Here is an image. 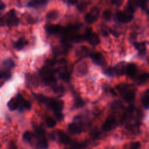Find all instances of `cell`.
I'll return each mask as SVG.
<instances>
[{"instance_id": "obj_1", "label": "cell", "mask_w": 149, "mask_h": 149, "mask_svg": "<svg viewBox=\"0 0 149 149\" xmlns=\"http://www.w3.org/2000/svg\"><path fill=\"white\" fill-rule=\"evenodd\" d=\"M36 130V142L35 144L38 149H47L48 146L47 140L45 137V133L44 130L40 127L37 126Z\"/></svg>"}, {"instance_id": "obj_2", "label": "cell", "mask_w": 149, "mask_h": 149, "mask_svg": "<svg viewBox=\"0 0 149 149\" xmlns=\"http://www.w3.org/2000/svg\"><path fill=\"white\" fill-rule=\"evenodd\" d=\"M15 67V63L12 59L4 60L0 68V79H8L11 76L10 71Z\"/></svg>"}, {"instance_id": "obj_3", "label": "cell", "mask_w": 149, "mask_h": 149, "mask_svg": "<svg viewBox=\"0 0 149 149\" xmlns=\"http://www.w3.org/2000/svg\"><path fill=\"white\" fill-rule=\"evenodd\" d=\"M40 75L43 78L44 83L48 86H54L56 83V79L54 76L52 70L47 68H42L40 70Z\"/></svg>"}, {"instance_id": "obj_4", "label": "cell", "mask_w": 149, "mask_h": 149, "mask_svg": "<svg viewBox=\"0 0 149 149\" xmlns=\"http://www.w3.org/2000/svg\"><path fill=\"white\" fill-rule=\"evenodd\" d=\"M83 36L84 38V40L88 41V42L91 45H96L98 44L100 41L98 34L94 33L91 28H88L86 30Z\"/></svg>"}, {"instance_id": "obj_5", "label": "cell", "mask_w": 149, "mask_h": 149, "mask_svg": "<svg viewBox=\"0 0 149 149\" xmlns=\"http://www.w3.org/2000/svg\"><path fill=\"white\" fill-rule=\"evenodd\" d=\"M45 30L48 34H59L62 36H64L66 29L58 24L48 25L45 27Z\"/></svg>"}, {"instance_id": "obj_6", "label": "cell", "mask_w": 149, "mask_h": 149, "mask_svg": "<svg viewBox=\"0 0 149 149\" xmlns=\"http://www.w3.org/2000/svg\"><path fill=\"white\" fill-rule=\"evenodd\" d=\"M6 22L9 26H16L19 23L18 17L15 13V10L12 9L6 15Z\"/></svg>"}, {"instance_id": "obj_7", "label": "cell", "mask_w": 149, "mask_h": 149, "mask_svg": "<svg viewBox=\"0 0 149 149\" xmlns=\"http://www.w3.org/2000/svg\"><path fill=\"white\" fill-rule=\"evenodd\" d=\"M48 103L49 107L53 110L54 112H61L63 107V102L62 100L51 99L49 100Z\"/></svg>"}, {"instance_id": "obj_8", "label": "cell", "mask_w": 149, "mask_h": 149, "mask_svg": "<svg viewBox=\"0 0 149 149\" xmlns=\"http://www.w3.org/2000/svg\"><path fill=\"white\" fill-rule=\"evenodd\" d=\"M99 13V10L95 8H93L90 12L87 13L84 16L85 21L89 23H93L95 22L97 19V16Z\"/></svg>"}, {"instance_id": "obj_9", "label": "cell", "mask_w": 149, "mask_h": 149, "mask_svg": "<svg viewBox=\"0 0 149 149\" xmlns=\"http://www.w3.org/2000/svg\"><path fill=\"white\" fill-rule=\"evenodd\" d=\"M116 18L120 22L127 23L133 19V16L122 11H118L115 14Z\"/></svg>"}, {"instance_id": "obj_10", "label": "cell", "mask_w": 149, "mask_h": 149, "mask_svg": "<svg viewBox=\"0 0 149 149\" xmlns=\"http://www.w3.org/2000/svg\"><path fill=\"white\" fill-rule=\"evenodd\" d=\"M75 70L76 75L79 76H84L88 73V66L86 62H81L77 65Z\"/></svg>"}, {"instance_id": "obj_11", "label": "cell", "mask_w": 149, "mask_h": 149, "mask_svg": "<svg viewBox=\"0 0 149 149\" xmlns=\"http://www.w3.org/2000/svg\"><path fill=\"white\" fill-rule=\"evenodd\" d=\"M116 126V121L113 117H109L102 125V129L104 131H109Z\"/></svg>"}, {"instance_id": "obj_12", "label": "cell", "mask_w": 149, "mask_h": 149, "mask_svg": "<svg viewBox=\"0 0 149 149\" xmlns=\"http://www.w3.org/2000/svg\"><path fill=\"white\" fill-rule=\"evenodd\" d=\"M91 58L93 62L98 65L101 66L105 63V58L104 55L100 52H94L91 54Z\"/></svg>"}, {"instance_id": "obj_13", "label": "cell", "mask_w": 149, "mask_h": 149, "mask_svg": "<svg viewBox=\"0 0 149 149\" xmlns=\"http://www.w3.org/2000/svg\"><path fill=\"white\" fill-rule=\"evenodd\" d=\"M56 135L59 141L63 144H68L70 143V137L62 130H58L56 132Z\"/></svg>"}, {"instance_id": "obj_14", "label": "cell", "mask_w": 149, "mask_h": 149, "mask_svg": "<svg viewBox=\"0 0 149 149\" xmlns=\"http://www.w3.org/2000/svg\"><path fill=\"white\" fill-rule=\"evenodd\" d=\"M19 102V109L20 111L25 109H30L31 108V104L30 102L23 98V97L18 94L16 96Z\"/></svg>"}, {"instance_id": "obj_15", "label": "cell", "mask_w": 149, "mask_h": 149, "mask_svg": "<svg viewBox=\"0 0 149 149\" xmlns=\"http://www.w3.org/2000/svg\"><path fill=\"white\" fill-rule=\"evenodd\" d=\"M48 1H44V0H33L29 1L27 5L26 6L27 7H31V8H40L42 7L43 6H45L47 4Z\"/></svg>"}, {"instance_id": "obj_16", "label": "cell", "mask_w": 149, "mask_h": 149, "mask_svg": "<svg viewBox=\"0 0 149 149\" xmlns=\"http://www.w3.org/2000/svg\"><path fill=\"white\" fill-rule=\"evenodd\" d=\"M137 72V67L135 64L133 63H129L126 65V73L130 77H133L135 76Z\"/></svg>"}, {"instance_id": "obj_17", "label": "cell", "mask_w": 149, "mask_h": 149, "mask_svg": "<svg viewBox=\"0 0 149 149\" xmlns=\"http://www.w3.org/2000/svg\"><path fill=\"white\" fill-rule=\"evenodd\" d=\"M7 105L10 111H14L19 108V102L16 97L15 98H12L8 101Z\"/></svg>"}, {"instance_id": "obj_18", "label": "cell", "mask_w": 149, "mask_h": 149, "mask_svg": "<svg viewBox=\"0 0 149 149\" xmlns=\"http://www.w3.org/2000/svg\"><path fill=\"white\" fill-rule=\"evenodd\" d=\"M23 139L24 141L32 144L34 140H36L35 133L30 131H26L23 134Z\"/></svg>"}, {"instance_id": "obj_19", "label": "cell", "mask_w": 149, "mask_h": 149, "mask_svg": "<svg viewBox=\"0 0 149 149\" xmlns=\"http://www.w3.org/2000/svg\"><path fill=\"white\" fill-rule=\"evenodd\" d=\"M27 44H28L27 40H26L24 37H21L14 43V47L16 48L17 50H21Z\"/></svg>"}, {"instance_id": "obj_20", "label": "cell", "mask_w": 149, "mask_h": 149, "mask_svg": "<svg viewBox=\"0 0 149 149\" xmlns=\"http://www.w3.org/2000/svg\"><path fill=\"white\" fill-rule=\"evenodd\" d=\"M69 130L73 134H79L82 131L81 126L76 123H72L69 124Z\"/></svg>"}, {"instance_id": "obj_21", "label": "cell", "mask_w": 149, "mask_h": 149, "mask_svg": "<svg viewBox=\"0 0 149 149\" xmlns=\"http://www.w3.org/2000/svg\"><path fill=\"white\" fill-rule=\"evenodd\" d=\"M123 99L127 102H132L135 98V93L133 91H127L123 94Z\"/></svg>"}, {"instance_id": "obj_22", "label": "cell", "mask_w": 149, "mask_h": 149, "mask_svg": "<svg viewBox=\"0 0 149 149\" xmlns=\"http://www.w3.org/2000/svg\"><path fill=\"white\" fill-rule=\"evenodd\" d=\"M76 55L77 56H86L89 54L90 53V50L88 48H87L85 46H82L80 48H79L76 50Z\"/></svg>"}, {"instance_id": "obj_23", "label": "cell", "mask_w": 149, "mask_h": 149, "mask_svg": "<svg viewBox=\"0 0 149 149\" xmlns=\"http://www.w3.org/2000/svg\"><path fill=\"white\" fill-rule=\"evenodd\" d=\"M134 46L139 51L140 54H144L146 52V45L144 42H136L134 43Z\"/></svg>"}, {"instance_id": "obj_24", "label": "cell", "mask_w": 149, "mask_h": 149, "mask_svg": "<svg viewBox=\"0 0 149 149\" xmlns=\"http://www.w3.org/2000/svg\"><path fill=\"white\" fill-rule=\"evenodd\" d=\"M58 16V12L56 10H51L49 11L46 15V17L51 20H55L56 19Z\"/></svg>"}, {"instance_id": "obj_25", "label": "cell", "mask_w": 149, "mask_h": 149, "mask_svg": "<svg viewBox=\"0 0 149 149\" xmlns=\"http://www.w3.org/2000/svg\"><path fill=\"white\" fill-rule=\"evenodd\" d=\"M148 77H149V74L148 73H144L140 74L139 76L136 77V81L138 83H141L146 81Z\"/></svg>"}, {"instance_id": "obj_26", "label": "cell", "mask_w": 149, "mask_h": 149, "mask_svg": "<svg viewBox=\"0 0 149 149\" xmlns=\"http://www.w3.org/2000/svg\"><path fill=\"white\" fill-rule=\"evenodd\" d=\"M53 90H54V91L56 94H59V95H62L64 93L65 90V87L63 86H62V85L54 86Z\"/></svg>"}, {"instance_id": "obj_27", "label": "cell", "mask_w": 149, "mask_h": 149, "mask_svg": "<svg viewBox=\"0 0 149 149\" xmlns=\"http://www.w3.org/2000/svg\"><path fill=\"white\" fill-rule=\"evenodd\" d=\"M35 97L40 102H42V103H47L48 102L49 99L45 97V95L41 94H36L35 95Z\"/></svg>"}, {"instance_id": "obj_28", "label": "cell", "mask_w": 149, "mask_h": 149, "mask_svg": "<svg viewBox=\"0 0 149 149\" xmlns=\"http://www.w3.org/2000/svg\"><path fill=\"white\" fill-rule=\"evenodd\" d=\"M46 123L48 127L52 128L56 126V121L54 118H52L51 117H48L46 119Z\"/></svg>"}, {"instance_id": "obj_29", "label": "cell", "mask_w": 149, "mask_h": 149, "mask_svg": "<svg viewBox=\"0 0 149 149\" xmlns=\"http://www.w3.org/2000/svg\"><path fill=\"white\" fill-rule=\"evenodd\" d=\"M112 12L109 9L105 10L102 13V17L104 19V20L107 21H109L111 19L112 17Z\"/></svg>"}, {"instance_id": "obj_30", "label": "cell", "mask_w": 149, "mask_h": 149, "mask_svg": "<svg viewBox=\"0 0 149 149\" xmlns=\"http://www.w3.org/2000/svg\"><path fill=\"white\" fill-rule=\"evenodd\" d=\"M72 148L73 149H87V145L84 143H73L72 144Z\"/></svg>"}, {"instance_id": "obj_31", "label": "cell", "mask_w": 149, "mask_h": 149, "mask_svg": "<svg viewBox=\"0 0 149 149\" xmlns=\"http://www.w3.org/2000/svg\"><path fill=\"white\" fill-rule=\"evenodd\" d=\"M141 103L146 109H149V95H146L141 98Z\"/></svg>"}, {"instance_id": "obj_32", "label": "cell", "mask_w": 149, "mask_h": 149, "mask_svg": "<svg viewBox=\"0 0 149 149\" xmlns=\"http://www.w3.org/2000/svg\"><path fill=\"white\" fill-rule=\"evenodd\" d=\"M84 104V102L83 101V100L79 97H76L75 98V101H74V105L76 107H81L83 106Z\"/></svg>"}, {"instance_id": "obj_33", "label": "cell", "mask_w": 149, "mask_h": 149, "mask_svg": "<svg viewBox=\"0 0 149 149\" xmlns=\"http://www.w3.org/2000/svg\"><path fill=\"white\" fill-rule=\"evenodd\" d=\"M60 77L64 81H68L70 80V75L69 73L66 72H62L60 74Z\"/></svg>"}, {"instance_id": "obj_34", "label": "cell", "mask_w": 149, "mask_h": 149, "mask_svg": "<svg viewBox=\"0 0 149 149\" xmlns=\"http://www.w3.org/2000/svg\"><path fill=\"white\" fill-rule=\"evenodd\" d=\"M66 51V49L64 48H59V47H55L54 49V52L57 55L64 54V52Z\"/></svg>"}, {"instance_id": "obj_35", "label": "cell", "mask_w": 149, "mask_h": 149, "mask_svg": "<svg viewBox=\"0 0 149 149\" xmlns=\"http://www.w3.org/2000/svg\"><path fill=\"white\" fill-rule=\"evenodd\" d=\"M136 3H137V6H139L143 9H145L147 5V2L145 1H136Z\"/></svg>"}, {"instance_id": "obj_36", "label": "cell", "mask_w": 149, "mask_h": 149, "mask_svg": "<svg viewBox=\"0 0 149 149\" xmlns=\"http://www.w3.org/2000/svg\"><path fill=\"white\" fill-rule=\"evenodd\" d=\"M141 144L139 141H135L132 143L130 146V149H139L140 148Z\"/></svg>"}, {"instance_id": "obj_37", "label": "cell", "mask_w": 149, "mask_h": 149, "mask_svg": "<svg viewBox=\"0 0 149 149\" xmlns=\"http://www.w3.org/2000/svg\"><path fill=\"white\" fill-rule=\"evenodd\" d=\"M105 73L108 75H110V76H113V75H115L116 74V73H115V68H108Z\"/></svg>"}, {"instance_id": "obj_38", "label": "cell", "mask_w": 149, "mask_h": 149, "mask_svg": "<svg viewBox=\"0 0 149 149\" xmlns=\"http://www.w3.org/2000/svg\"><path fill=\"white\" fill-rule=\"evenodd\" d=\"M122 106V104L120 101H116L115 102H113L112 105H111V108L113 109H118L119 108H120Z\"/></svg>"}, {"instance_id": "obj_39", "label": "cell", "mask_w": 149, "mask_h": 149, "mask_svg": "<svg viewBox=\"0 0 149 149\" xmlns=\"http://www.w3.org/2000/svg\"><path fill=\"white\" fill-rule=\"evenodd\" d=\"M87 6V4L86 2H82L77 5V9L80 11H83L85 10V9H86Z\"/></svg>"}, {"instance_id": "obj_40", "label": "cell", "mask_w": 149, "mask_h": 149, "mask_svg": "<svg viewBox=\"0 0 149 149\" xmlns=\"http://www.w3.org/2000/svg\"><path fill=\"white\" fill-rule=\"evenodd\" d=\"M54 114H55V116L56 118L59 121H61L63 119V115L62 112H54Z\"/></svg>"}, {"instance_id": "obj_41", "label": "cell", "mask_w": 149, "mask_h": 149, "mask_svg": "<svg viewBox=\"0 0 149 149\" xmlns=\"http://www.w3.org/2000/svg\"><path fill=\"white\" fill-rule=\"evenodd\" d=\"M107 27H101V31L102 34L104 36H107L108 35V34H109V31H108V30H107Z\"/></svg>"}, {"instance_id": "obj_42", "label": "cell", "mask_w": 149, "mask_h": 149, "mask_svg": "<svg viewBox=\"0 0 149 149\" xmlns=\"http://www.w3.org/2000/svg\"><path fill=\"white\" fill-rule=\"evenodd\" d=\"M5 4L2 1H0V10H3L4 8H5Z\"/></svg>"}, {"instance_id": "obj_43", "label": "cell", "mask_w": 149, "mask_h": 149, "mask_svg": "<svg viewBox=\"0 0 149 149\" xmlns=\"http://www.w3.org/2000/svg\"><path fill=\"white\" fill-rule=\"evenodd\" d=\"M112 3H115V5H117V4H120L122 3V1H112Z\"/></svg>"}, {"instance_id": "obj_44", "label": "cell", "mask_w": 149, "mask_h": 149, "mask_svg": "<svg viewBox=\"0 0 149 149\" xmlns=\"http://www.w3.org/2000/svg\"><path fill=\"white\" fill-rule=\"evenodd\" d=\"M68 2L70 3H71V4H75V3H77V1H69Z\"/></svg>"}]
</instances>
